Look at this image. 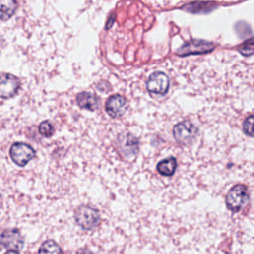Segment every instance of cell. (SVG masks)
<instances>
[{"label": "cell", "instance_id": "cell-11", "mask_svg": "<svg viewBox=\"0 0 254 254\" xmlns=\"http://www.w3.org/2000/svg\"><path fill=\"white\" fill-rule=\"evenodd\" d=\"M76 102L79 107H81L83 109L90 110V111L95 110L98 106L97 97L94 94H92L90 92H86V91H83V92H80L79 94H77Z\"/></svg>", "mask_w": 254, "mask_h": 254}, {"label": "cell", "instance_id": "cell-18", "mask_svg": "<svg viewBox=\"0 0 254 254\" xmlns=\"http://www.w3.org/2000/svg\"><path fill=\"white\" fill-rule=\"evenodd\" d=\"M5 254H19V253L17 251H14V250H9Z\"/></svg>", "mask_w": 254, "mask_h": 254}, {"label": "cell", "instance_id": "cell-4", "mask_svg": "<svg viewBox=\"0 0 254 254\" xmlns=\"http://www.w3.org/2000/svg\"><path fill=\"white\" fill-rule=\"evenodd\" d=\"M24 245V239L18 229H0V249L20 250Z\"/></svg>", "mask_w": 254, "mask_h": 254}, {"label": "cell", "instance_id": "cell-13", "mask_svg": "<svg viewBox=\"0 0 254 254\" xmlns=\"http://www.w3.org/2000/svg\"><path fill=\"white\" fill-rule=\"evenodd\" d=\"M176 169H177V161L175 158H169L167 160L161 161L157 166V170L159 171V173L164 176L173 175Z\"/></svg>", "mask_w": 254, "mask_h": 254}, {"label": "cell", "instance_id": "cell-3", "mask_svg": "<svg viewBox=\"0 0 254 254\" xmlns=\"http://www.w3.org/2000/svg\"><path fill=\"white\" fill-rule=\"evenodd\" d=\"M10 157L15 164L24 167L35 157V151L30 145L17 142L10 148Z\"/></svg>", "mask_w": 254, "mask_h": 254}, {"label": "cell", "instance_id": "cell-5", "mask_svg": "<svg viewBox=\"0 0 254 254\" xmlns=\"http://www.w3.org/2000/svg\"><path fill=\"white\" fill-rule=\"evenodd\" d=\"M196 132V127L190 121L188 120L178 123L173 130V134L176 141L181 144L190 143L194 139Z\"/></svg>", "mask_w": 254, "mask_h": 254}, {"label": "cell", "instance_id": "cell-1", "mask_svg": "<svg viewBox=\"0 0 254 254\" xmlns=\"http://www.w3.org/2000/svg\"><path fill=\"white\" fill-rule=\"evenodd\" d=\"M75 222L83 229L90 230L95 228L100 221L98 211L90 206H79L74 212Z\"/></svg>", "mask_w": 254, "mask_h": 254}, {"label": "cell", "instance_id": "cell-14", "mask_svg": "<svg viewBox=\"0 0 254 254\" xmlns=\"http://www.w3.org/2000/svg\"><path fill=\"white\" fill-rule=\"evenodd\" d=\"M38 254H63V251L54 240H47L41 245Z\"/></svg>", "mask_w": 254, "mask_h": 254}, {"label": "cell", "instance_id": "cell-2", "mask_svg": "<svg viewBox=\"0 0 254 254\" xmlns=\"http://www.w3.org/2000/svg\"><path fill=\"white\" fill-rule=\"evenodd\" d=\"M248 200L247 189L243 185L232 187L226 194L225 202L227 207L232 211H239Z\"/></svg>", "mask_w": 254, "mask_h": 254}, {"label": "cell", "instance_id": "cell-9", "mask_svg": "<svg viewBox=\"0 0 254 254\" xmlns=\"http://www.w3.org/2000/svg\"><path fill=\"white\" fill-rule=\"evenodd\" d=\"M212 49H213L212 44L204 41L194 40L182 46L181 49L178 51V54L181 56H186L190 54H203L211 51Z\"/></svg>", "mask_w": 254, "mask_h": 254}, {"label": "cell", "instance_id": "cell-17", "mask_svg": "<svg viewBox=\"0 0 254 254\" xmlns=\"http://www.w3.org/2000/svg\"><path fill=\"white\" fill-rule=\"evenodd\" d=\"M76 254H93L89 249H80L77 251Z\"/></svg>", "mask_w": 254, "mask_h": 254}, {"label": "cell", "instance_id": "cell-10", "mask_svg": "<svg viewBox=\"0 0 254 254\" xmlns=\"http://www.w3.org/2000/svg\"><path fill=\"white\" fill-rule=\"evenodd\" d=\"M119 146L123 155L129 159L134 157L138 152V141L130 134L121 135L119 137Z\"/></svg>", "mask_w": 254, "mask_h": 254}, {"label": "cell", "instance_id": "cell-6", "mask_svg": "<svg viewBox=\"0 0 254 254\" xmlns=\"http://www.w3.org/2000/svg\"><path fill=\"white\" fill-rule=\"evenodd\" d=\"M170 86V80L167 74L161 71L153 72L147 79V89L156 94H165Z\"/></svg>", "mask_w": 254, "mask_h": 254}, {"label": "cell", "instance_id": "cell-12", "mask_svg": "<svg viewBox=\"0 0 254 254\" xmlns=\"http://www.w3.org/2000/svg\"><path fill=\"white\" fill-rule=\"evenodd\" d=\"M17 9V3L13 0H0V20H8Z\"/></svg>", "mask_w": 254, "mask_h": 254}, {"label": "cell", "instance_id": "cell-7", "mask_svg": "<svg viewBox=\"0 0 254 254\" xmlns=\"http://www.w3.org/2000/svg\"><path fill=\"white\" fill-rule=\"evenodd\" d=\"M20 88V80L13 74L0 75V97L10 98L17 94Z\"/></svg>", "mask_w": 254, "mask_h": 254}, {"label": "cell", "instance_id": "cell-8", "mask_svg": "<svg viewBox=\"0 0 254 254\" xmlns=\"http://www.w3.org/2000/svg\"><path fill=\"white\" fill-rule=\"evenodd\" d=\"M127 107H128V104L126 99L123 96L118 94L110 96L107 99L105 104V109L107 113L114 118L122 116L125 113Z\"/></svg>", "mask_w": 254, "mask_h": 254}, {"label": "cell", "instance_id": "cell-15", "mask_svg": "<svg viewBox=\"0 0 254 254\" xmlns=\"http://www.w3.org/2000/svg\"><path fill=\"white\" fill-rule=\"evenodd\" d=\"M54 131H55L54 125L50 121H43L39 125V132L44 137H51L54 134Z\"/></svg>", "mask_w": 254, "mask_h": 254}, {"label": "cell", "instance_id": "cell-16", "mask_svg": "<svg viewBox=\"0 0 254 254\" xmlns=\"http://www.w3.org/2000/svg\"><path fill=\"white\" fill-rule=\"evenodd\" d=\"M243 131L246 135L254 137V115L247 117L243 123Z\"/></svg>", "mask_w": 254, "mask_h": 254}]
</instances>
